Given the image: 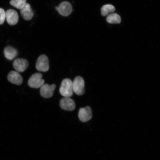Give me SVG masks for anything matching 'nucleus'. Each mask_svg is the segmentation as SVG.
Masks as SVG:
<instances>
[{
    "mask_svg": "<svg viewBox=\"0 0 160 160\" xmlns=\"http://www.w3.org/2000/svg\"><path fill=\"white\" fill-rule=\"evenodd\" d=\"M72 82L69 79H65L62 82L59 92L65 97H71L73 95Z\"/></svg>",
    "mask_w": 160,
    "mask_h": 160,
    "instance_id": "f257e3e1",
    "label": "nucleus"
},
{
    "mask_svg": "<svg viewBox=\"0 0 160 160\" xmlns=\"http://www.w3.org/2000/svg\"><path fill=\"white\" fill-rule=\"evenodd\" d=\"M72 86L73 91L77 95L82 96L85 93V82L82 77H76L72 82Z\"/></svg>",
    "mask_w": 160,
    "mask_h": 160,
    "instance_id": "f03ea898",
    "label": "nucleus"
},
{
    "mask_svg": "<svg viewBox=\"0 0 160 160\" xmlns=\"http://www.w3.org/2000/svg\"><path fill=\"white\" fill-rule=\"evenodd\" d=\"M42 77L41 73H37L32 75L28 81V84L30 87L38 89L41 87L45 83V80L42 79Z\"/></svg>",
    "mask_w": 160,
    "mask_h": 160,
    "instance_id": "7ed1b4c3",
    "label": "nucleus"
},
{
    "mask_svg": "<svg viewBox=\"0 0 160 160\" xmlns=\"http://www.w3.org/2000/svg\"><path fill=\"white\" fill-rule=\"evenodd\" d=\"M36 69L39 71L46 72L49 68V61L47 56L42 55L40 56L36 62Z\"/></svg>",
    "mask_w": 160,
    "mask_h": 160,
    "instance_id": "20e7f679",
    "label": "nucleus"
},
{
    "mask_svg": "<svg viewBox=\"0 0 160 160\" xmlns=\"http://www.w3.org/2000/svg\"><path fill=\"white\" fill-rule=\"evenodd\" d=\"M41 87L40 92L42 97L46 98H49L52 97L56 85L54 84L51 85L48 84H43Z\"/></svg>",
    "mask_w": 160,
    "mask_h": 160,
    "instance_id": "39448f33",
    "label": "nucleus"
},
{
    "mask_svg": "<svg viewBox=\"0 0 160 160\" xmlns=\"http://www.w3.org/2000/svg\"><path fill=\"white\" fill-rule=\"evenodd\" d=\"M92 117V113L91 107L87 106V107L80 109L78 117L80 121L83 122H85L91 120Z\"/></svg>",
    "mask_w": 160,
    "mask_h": 160,
    "instance_id": "423d86ee",
    "label": "nucleus"
},
{
    "mask_svg": "<svg viewBox=\"0 0 160 160\" xmlns=\"http://www.w3.org/2000/svg\"><path fill=\"white\" fill-rule=\"evenodd\" d=\"M59 105L62 109L68 111H73L76 108L74 101L69 97H65L61 99Z\"/></svg>",
    "mask_w": 160,
    "mask_h": 160,
    "instance_id": "0eeeda50",
    "label": "nucleus"
},
{
    "mask_svg": "<svg viewBox=\"0 0 160 160\" xmlns=\"http://www.w3.org/2000/svg\"><path fill=\"white\" fill-rule=\"evenodd\" d=\"M29 63L27 60L18 58L14 61L13 66L14 69L19 72H22L28 68Z\"/></svg>",
    "mask_w": 160,
    "mask_h": 160,
    "instance_id": "6e6552de",
    "label": "nucleus"
},
{
    "mask_svg": "<svg viewBox=\"0 0 160 160\" xmlns=\"http://www.w3.org/2000/svg\"><path fill=\"white\" fill-rule=\"evenodd\" d=\"M58 11L60 15L64 17H67L71 14L72 11V7L69 2H63L58 7Z\"/></svg>",
    "mask_w": 160,
    "mask_h": 160,
    "instance_id": "1a4fd4ad",
    "label": "nucleus"
},
{
    "mask_svg": "<svg viewBox=\"0 0 160 160\" xmlns=\"http://www.w3.org/2000/svg\"><path fill=\"white\" fill-rule=\"evenodd\" d=\"M6 16L7 22L10 25H15L18 22V15L17 12L14 10L10 9L7 10L6 12Z\"/></svg>",
    "mask_w": 160,
    "mask_h": 160,
    "instance_id": "9d476101",
    "label": "nucleus"
},
{
    "mask_svg": "<svg viewBox=\"0 0 160 160\" xmlns=\"http://www.w3.org/2000/svg\"><path fill=\"white\" fill-rule=\"evenodd\" d=\"M7 78L10 82L17 85H21L23 82L22 77L17 71L10 72L8 74Z\"/></svg>",
    "mask_w": 160,
    "mask_h": 160,
    "instance_id": "9b49d317",
    "label": "nucleus"
},
{
    "mask_svg": "<svg viewBox=\"0 0 160 160\" xmlns=\"http://www.w3.org/2000/svg\"><path fill=\"white\" fill-rule=\"evenodd\" d=\"M21 10V13L23 18L27 21H29L32 18L34 13L31 6L29 3H26Z\"/></svg>",
    "mask_w": 160,
    "mask_h": 160,
    "instance_id": "f8f14e48",
    "label": "nucleus"
},
{
    "mask_svg": "<svg viewBox=\"0 0 160 160\" xmlns=\"http://www.w3.org/2000/svg\"><path fill=\"white\" fill-rule=\"evenodd\" d=\"M4 53L6 58L10 61L15 59L18 55L17 50L10 46H7L5 48Z\"/></svg>",
    "mask_w": 160,
    "mask_h": 160,
    "instance_id": "ddd939ff",
    "label": "nucleus"
},
{
    "mask_svg": "<svg viewBox=\"0 0 160 160\" xmlns=\"http://www.w3.org/2000/svg\"><path fill=\"white\" fill-rule=\"evenodd\" d=\"M115 11V8L112 5L110 4L105 5L102 7L101 14L103 17H105L109 15L110 13L113 12Z\"/></svg>",
    "mask_w": 160,
    "mask_h": 160,
    "instance_id": "4468645a",
    "label": "nucleus"
},
{
    "mask_svg": "<svg viewBox=\"0 0 160 160\" xmlns=\"http://www.w3.org/2000/svg\"><path fill=\"white\" fill-rule=\"evenodd\" d=\"M107 21L111 24L119 23L121 22V18L117 13H112L108 16Z\"/></svg>",
    "mask_w": 160,
    "mask_h": 160,
    "instance_id": "2eb2a0df",
    "label": "nucleus"
},
{
    "mask_svg": "<svg viewBox=\"0 0 160 160\" xmlns=\"http://www.w3.org/2000/svg\"><path fill=\"white\" fill-rule=\"evenodd\" d=\"M27 3V0H11L10 4L17 8L21 9Z\"/></svg>",
    "mask_w": 160,
    "mask_h": 160,
    "instance_id": "dca6fc26",
    "label": "nucleus"
},
{
    "mask_svg": "<svg viewBox=\"0 0 160 160\" xmlns=\"http://www.w3.org/2000/svg\"><path fill=\"white\" fill-rule=\"evenodd\" d=\"M6 18V12L4 10L0 8V25H2L4 22Z\"/></svg>",
    "mask_w": 160,
    "mask_h": 160,
    "instance_id": "f3484780",
    "label": "nucleus"
},
{
    "mask_svg": "<svg viewBox=\"0 0 160 160\" xmlns=\"http://www.w3.org/2000/svg\"><path fill=\"white\" fill-rule=\"evenodd\" d=\"M55 9H56V10H57V11H58V7H55Z\"/></svg>",
    "mask_w": 160,
    "mask_h": 160,
    "instance_id": "a211bd4d",
    "label": "nucleus"
}]
</instances>
